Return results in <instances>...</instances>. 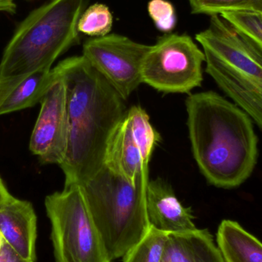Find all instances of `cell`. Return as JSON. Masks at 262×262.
Wrapping results in <instances>:
<instances>
[{"mask_svg": "<svg viewBox=\"0 0 262 262\" xmlns=\"http://www.w3.org/2000/svg\"><path fill=\"white\" fill-rule=\"evenodd\" d=\"M66 89L69 137L60 165L64 186H81L104 166L107 143L127 116L125 100L83 55L58 63Z\"/></svg>", "mask_w": 262, "mask_h": 262, "instance_id": "1", "label": "cell"}, {"mask_svg": "<svg viewBox=\"0 0 262 262\" xmlns=\"http://www.w3.org/2000/svg\"><path fill=\"white\" fill-rule=\"evenodd\" d=\"M192 152L209 184L241 186L258 160V137L252 118L216 92H200L186 100Z\"/></svg>", "mask_w": 262, "mask_h": 262, "instance_id": "2", "label": "cell"}, {"mask_svg": "<svg viewBox=\"0 0 262 262\" xmlns=\"http://www.w3.org/2000/svg\"><path fill=\"white\" fill-rule=\"evenodd\" d=\"M84 0H51L18 26L0 61V83L15 82L49 71L59 55L78 40Z\"/></svg>", "mask_w": 262, "mask_h": 262, "instance_id": "3", "label": "cell"}, {"mask_svg": "<svg viewBox=\"0 0 262 262\" xmlns=\"http://www.w3.org/2000/svg\"><path fill=\"white\" fill-rule=\"evenodd\" d=\"M149 166L131 183L105 166L79 186L112 261L122 258L149 231L146 189Z\"/></svg>", "mask_w": 262, "mask_h": 262, "instance_id": "4", "label": "cell"}, {"mask_svg": "<svg viewBox=\"0 0 262 262\" xmlns=\"http://www.w3.org/2000/svg\"><path fill=\"white\" fill-rule=\"evenodd\" d=\"M195 39L206 73L262 131V52L220 15H212Z\"/></svg>", "mask_w": 262, "mask_h": 262, "instance_id": "5", "label": "cell"}, {"mask_svg": "<svg viewBox=\"0 0 262 262\" xmlns=\"http://www.w3.org/2000/svg\"><path fill=\"white\" fill-rule=\"evenodd\" d=\"M55 262H112L79 186L47 195Z\"/></svg>", "mask_w": 262, "mask_h": 262, "instance_id": "6", "label": "cell"}, {"mask_svg": "<svg viewBox=\"0 0 262 262\" xmlns=\"http://www.w3.org/2000/svg\"><path fill=\"white\" fill-rule=\"evenodd\" d=\"M205 61L204 52L190 36L166 34L148 51L142 80L158 92L188 94L201 86Z\"/></svg>", "mask_w": 262, "mask_h": 262, "instance_id": "7", "label": "cell"}, {"mask_svg": "<svg viewBox=\"0 0 262 262\" xmlns=\"http://www.w3.org/2000/svg\"><path fill=\"white\" fill-rule=\"evenodd\" d=\"M150 46L108 34L86 41L82 55L127 101L143 83L142 66Z\"/></svg>", "mask_w": 262, "mask_h": 262, "instance_id": "8", "label": "cell"}, {"mask_svg": "<svg viewBox=\"0 0 262 262\" xmlns=\"http://www.w3.org/2000/svg\"><path fill=\"white\" fill-rule=\"evenodd\" d=\"M55 78L41 99V108L29 141V149L43 164L61 165L67 152L69 121L66 84Z\"/></svg>", "mask_w": 262, "mask_h": 262, "instance_id": "9", "label": "cell"}, {"mask_svg": "<svg viewBox=\"0 0 262 262\" xmlns=\"http://www.w3.org/2000/svg\"><path fill=\"white\" fill-rule=\"evenodd\" d=\"M146 204L149 226L157 230L169 234L196 229L192 209L182 205L170 185L162 179L148 182Z\"/></svg>", "mask_w": 262, "mask_h": 262, "instance_id": "10", "label": "cell"}, {"mask_svg": "<svg viewBox=\"0 0 262 262\" xmlns=\"http://www.w3.org/2000/svg\"><path fill=\"white\" fill-rule=\"evenodd\" d=\"M0 233L21 257L35 261L37 217L32 203L12 195L0 203Z\"/></svg>", "mask_w": 262, "mask_h": 262, "instance_id": "11", "label": "cell"}, {"mask_svg": "<svg viewBox=\"0 0 262 262\" xmlns=\"http://www.w3.org/2000/svg\"><path fill=\"white\" fill-rule=\"evenodd\" d=\"M104 166L134 184L143 169L149 166V163H145L142 158L127 116L109 140Z\"/></svg>", "mask_w": 262, "mask_h": 262, "instance_id": "12", "label": "cell"}, {"mask_svg": "<svg viewBox=\"0 0 262 262\" xmlns=\"http://www.w3.org/2000/svg\"><path fill=\"white\" fill-rule=\"evenodd\" d=\"M163 262H226L206 229L167 234Z\"/></svg>", "mask_w": 262, "mask_h": 262, "instance_id": "13", "label": "cell"}, {"mask_svg": "<svg viewBox=\"0 0 262 262\" xmlns=\"http://www.w3.org/2000/svg\"><path fill=\"white\" fill-rule=\"evenodd\" d=\"M54 78L51 69L35 72L15 82L0 83V116L41 102Z\"/></svg>", "mask_w": 262, "mask_h": 262, "instance_id": "14", "label": "cell"}, {"mask_svg": "<svg viewBox=\"0 0 262 262\" xmlns=\"http://www.w3.org/2000/svg\"><path fill=\"white\" fill-rule=\"evenodd\" d=\"M217 244L226 262H262V243L236 222H222Z\"/></svg>", "mask_w": 262, "mask_h": 262, "instance_id": "15", "label": "cell"}, {"mask_svg": "<svg viewBox=\"0 0 262 262\" xmlns=\"http://www.w3.org/2000/svg\"><path fill=\"white\" fill-rule=\"evenodd\" d=\"M127 117L136 143L145 163H149L152 151L161 140L160 134L151 125L149 118L140 106H133L127 111Z\"/></svg>", "mask_w": 262, "mask_h": 262, "instance_id": "16", "label": "cell"}, {"mask_svg": "<svg viewBox=\"0 0 262 262\" xmlns=\"http://www.w3.org/2000/svg\"><path fill=\"white\" fill-rule=\"evenodd\" d=\"M167 233L149 228L147 233L122 258V262H163Z\"/></svg>", "mask_w": 262, "mask_h": 262, "instance_id": "17", "label": "cell"}, {"mask_svg": "<svg viewBox=\"0 0 262 262\" xmlns=\"http://www.w3.org/2000/svg\"><path fill=\"white\" fill-rule=\"evenodd\" d=\"M193 14L221 15L229 12L261 14L262 0H188Z\"/></svg>", "mask_w": 262, "mask_h": 262, "instance_id": "18", "label": "cell"}, {"mask_svg": "<svg viewBox=\"0 0 262 262\" xmlns=\"http://www.w3.org/2000/svg\"><path fill=\"white\" fill-rule=\"evenodd\" d=\"M112 26L113 15L108 6L102 3H95L81 14L78 20V30L96 38L108 35Z\"/></svg>", "mask_w": 262, "mask_h": 262, "instance_id": "19", "label": "cell"}, {"mask_svg": "<svg viewBox=\"0 0 262 262\" xmlns=\"http://www.w3.org/2000/svg\"><path fill=\"white\" fill-rule=\"evenodd\" d=\"M237 32L262 52V15L252 12H229L220 15Z\"/></svg>", "mask_w": 262, "mask_h": 262, "instance_id": "20", "label": "cell"}, {"mask_svg": "<svg viewBox=\"0 0 262 262\" xmlns=\"http://www.w3.org/2000/svg\"><path fill=\"white\" fill-rule=\"evenodd\" d=\"M148 12L158 30L168 34L177 24L175 9L167 0H150L148 3Z\"/></svg>", "mask_w": 262, "mask_h": 262, "instance_id": "21", "label": "cell"}, {"mask_svg": "<svg viewBox=\"0 0 262 262\" xmlns=\"http://www.w3.org/2000/svg\"><path fill=\"white\" fill-rule=\"evenodd\" d=\"M0 262H32L21 257L6 241L0 246Z\"/></svg>", "mask_w": 262, "mask_h": 262, "instance_id": "22", "label": "cell"}, {"mask_svg": "<svg viewBox=\"0 0 262 262\" xmlns=\"http://www.w3.org/2000/svg\"><path fill=\"white\" fill-rule=\"evenodd\" d=\"M10 195L11 194L9 193V191H8L6 185L4 184L3 180H2L1 177H0V203L4 202L6 199L9 198Z\"/></svg>", "mask_w": 262, "mask_h": 262, "instance_id": "23", "label": "cell"}, {"mask_svg": "<svg viewBox=\"0 0 262 262\" xmlns=\"http://www.w3.org/2000/svg\"><path fill=\"white\" fill-rule=\"evenodd\" d=\"M4 238H3V235H1V233H0V246H2V244H3V243H4Z\"/></svg>", "mask_w": 262, "mask_h": 262, "instance_id": "24", "label": "cell"}, {"mask_svg": "<svg viewBox=\"0 0 262 262\" xmlns=\"http://www.w3.org/2000/svg\"><path fill=\"white\" fill-rule=\"evenodd\" d=\"M5 1L8 2V3H14L13 0H5Z\"/></svg>", "mask_w": 262, "mask_h": 262, "instance_id": "25", "label": "cell"}]
</instances>
